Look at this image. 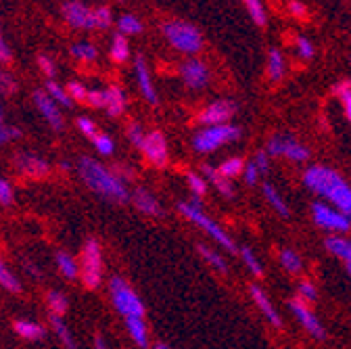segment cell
Instances as JSON below:
<instances>
[{
  "label": "cell",
  "mask_w": 351,
  "mask_h": 349,
  "mask_svg": "<svg viewBox=\"0 0 351 349\" xmlns=\"http://www.w3.org/2000/svg\"><path fill=\"white\" fill-rule=\"evenodd\" d=\"M95 17H97V27H99V29L109 27V25H111V21H113L111 11H109L107 7H99V9H95Z\"/></svg>",
  "instance_id": "cell-51"
},
{
  "label": "cell",
  "mask_w": 351,
  "mask_h": 349,
  "mask_svg": "<svg viewBox=\"0 0 351 349\" xmlns=\"http://www.w3.org/2000/svg\"><path fill=\"white\" fill-rule=\"evenodd\" d=\"M324 245L330 253H335L337 257H341L345 261L347 266H351V241H347L343 237H328L324 241Z\"/></svg>",
  "instance_id": "cell-25"
},
{
  "label": "cell",
  "mask_w": 351,
  "mask_h": 349,
  "mask_svg": "<svg viewBox=\"0 0 351 349\" xmlns=\"http://www.w3.org/2000/svg\"><path fill=\"white\" fill-rule=\"evenodd\" d=\"M243 176H245V182H247L249 186H255V184H257V178L261 176V173H259V169H257L255 161H249V163L245 165Z\"/></svg>",
  "instance_id": "cell-53"
},
{
  "label": "cell",
  "mask_w": 351,
  "mask_h": 349,
  "mask_svg": "<svg viewBox=\"0 0 351 349\" xmlns=\"http://www.w3.org/2000/svg\"><path fill=\"white\" fill-rule=\"evenodd\" d=\"M312 217L314 222L330 232H347L351 228V217L341 213L339 209H332L324 203H314L312 205Z\"/></svg>",
  "instance_id": "cell-8"
},
{
  "label": "cell",
  "mask_w": 351,
  "mask_h": 349,
  "mask_svg": "<svg viewBox=\"0 0 351 349\" xmlns=\"http://www.w3.org/2000/svg\"><path fill=\"white\" fill-rule=\"evenodd\" d=\"M15 167L27 180H44L51 173L49 161H44L36 155H27V153H21L15 157Z\"/></svg>",
  "instance_id": "cell-13"
},
{
  "label": "cell",
  "mask_w": 351,
  "mask_h": 349,
  "mask_svg": "<svg viewBox=\"0 0 351 349\" xmlns=\"http://www.w3.org/2000/svg\"><path fill=\"white\" fill-rule=\"evenodd\" d=\"M93 145H95V149H97L101 155H111V153L115 151V145H113V141H111L107 134H99V136L93 141Z\"/></svg>",
  "instance_id": "cell-49"
},
{
  "label": "cell",
  "mask_w": 351,
  "mask_h": 349,
  "mask_svg": "<svg viewBox=\"0 0 351 349\" xmlns=\"http://www.w3.org/2000/svg\"><path fill=\"white\" fill-rule=\"evenodd\" d=\"M297 291H299L301 301H316L318 299V291H316L314 282H310V280H301Z\"/></svg>",
  "instance_id": "cell-45"
},
{
  "label": "cell",
  "mask_w": 351,
  "mask_h": 349,
  "mask_svg": "<svg viewBox=\"0 0 351 349\" xmlns=\"http://www.w3.org/2000/svg\"><path fill=\"white\" fill-rule=\"evenodd\" d=\"M34 103H36L38 111L42 113V117L47 119V123L55 130V132H63V128H65L63 115H61L57 103L49 97V93L47 91H36L34 93Z\"/></svg>",
  "instance_id": "cell-15"
},
{
  "label": "cell",
  "mask_w": 351,
  "mask_h": 349,
  "mask_svg": "<svg viewBox=\"0 0 351 349\" xmlns=\"http://www.w3.org/2000/svg\"><path fill=\"white\" fill-rule=\"evenodd\" d=\"M13 330L21 337V339H25V341H40V339H44V326L42 324H38V322H32V320H15L13 322Z\"/></svg>",
  "instance_id": "cell-23"
},
{
  "label": "cell",
  "mask_w": 351,
  "mask_h": 349,
  "mask_svg": "<svg viewBox=\"0 0 351 349\" xmlns=\"http://www.w3.org/2000/svg\"><path fill=\"white\" fill-rule=\"evenodd\" d=\"M280 264L285 266V270H289L291 274H299L303 268L301 257L293 251V249H282L280 251Z\"/></svg>",
  "instance_id": "cell-36"
},
{
  "label": "cell",
  "mask_w": 351,
  "mask_h": 349,
  "mask_svg": "<svg viewBox=\"0 0 351 349\" xmlns=\"http://www.w3.org/2000/svg\"><path fill=\"white\" fill-rule=\"evenodd\" d=\"M9 61H11V51L5 45V40L0 38V63H9Z\"/></svg>",
  "instance_id": "cell-57"
},
{
  "label": "cell",
  "mask_w": 351,
  "mask_h": 349,
  "mask_svg": "<svg viewBox=\"0 0 351 349\" xmlns=\"http://www.w3.org/2000/svg\"><path fill=\"white\" fill-rule=\"evenodd\" d=\"M201 171H203L205 180L211 182L215 186V191L222 195L224 199H234V186H232V182L228 178H224L222 173H219V169H215L211 165H203Z\"/></svg>",
  "instance_id": "cell-19"
},
{
  "label": "cell",
  "mask_w": 351,
  "mask_h": 349,
  "mask_svg": "<svg viewBox=\"0 0 351 349\" xmlns=\"http://www.w3.org/2000/svg\"><path fill=\"white\" fill-rule=\"evenodd\" d=\"M19 136H21V132H19L17 128L7 125L5 121H0V147L11 143V141H15V139H19Z\"/></svg>",
  "instance_id": "cell-47"
},
{
  "label": "cell",
  "mask_w": 351,
  "mask_h": 349,
  "mask_svg": "<svg viewBox=\"0 0 351 349\" xmlns=\"http://www.w3.org/2000/svg\"><path fill=\"white\" fill-rule=\"evenodd\" d=\"M67 93H69L71 101H80V103H86V99H88V88H86L84 84L75 82V80H71V82L67 84Z\"/></svg>",
  "instance_id": "cell-43"
},
{
  "label": "cell",
  "mask_w": 351,
  "mask_h": 349,
  "mask_svg": "<svg viewBox=\"0 0 351 349\" xmlns=\"http://www.w3.org/2000/svg\"><path fill=\"white\" fill-rule=\"evenodd\" d=\"M134 69H136V80H138V86H141L143 97H145L151 105H157V93H155V86H153V80H151V71H149L147 61H145L143 57H136Z\"/></svg>",
  "instance_id": "cell-18"
},
{
  "label": "cell",
  "mask_w": 351,
  "mask_h": 349,
  "mask_svg": "<svg viewBox=\"0 0 351 349\" xmlns=\"http://www.w3.org/2000/svg\"><path fill=\"white\" fill-rule=\"evenodd\" d=\"M105 109L111 117H117L123 113L125 109V95L121 88H117V86H109V88L105 91Z\"/></svg>",
  "instance_id": "cell-22"
},
{
  "label": "cell",
  "mask_w": 351,
  "mask_h": 349,
  "mask_svg": "<svg viewBox=\"0 0 351 349\" xmlns=\"http://www.w3.org/2000/svg\"><path fill=\"white\" fill-rule=\"evenodd\" d=\"M47 305H49L51 316H59V318H63L69 310V301L61 291H49L47 293Z\"/></svg>",
  "instance_id": "cell-26"
},
{
  "label": "cell",
  "mask_w": 351,
  "mask_h": 349,
  "mask_svg": "<svg viewBox=\"0 0 351 349\" xmlns=\"http://www.w3.org/2000/svg\"><path fill=\"white\" fill-rule=\"evenodd\" d=\"M128 139H130V143L134 145V147H143V143H145V139H147V132L143 130V125L141 123H136V121H132L130 125H128Z\"/></svg>",
  "instance_id": "cell-41"
},
{
  "label": "cell",
  "mask_w": 351,
  "mask_h": 349,
  "mask_svg": "<svg viewBox=\"0 0 351 349\" xmlns=\"http://www.w3.org/2000/svg\"><path fill=\"white\" fill-rule=\"evenodd\" d=\"M186 180H189V186H191L195 199H199L207 193V180L203 176H199V173H189Z\"/></svg>",
  "instance_id": "cell-42"
},
{
  "label": "cell",
  "mask_w": 351,
  "mask_h": 349,
  "mask_svg": "<svg viewBox=\"0 0 351 349\" xmlns=\"http://www.w3.org/2000/svg\"><path fill=\"white\" fill-rule=\"evenodd\" d=\"M47 93H49V97H51L57 105H61V107H71V105H73V101H71L67 88H63V86H59V84L53 82V80L47 82Z\"/></svg>",
  "instance_id": "cell-33"
},
{
  "label": "cell",
  "mask_w": 351,
  "mask_h": 349,
  "mask_svg": "<svg viewBox=\"0 0 351 349\" xmlns=\"http://www.w3.org/2000/svg\"><path fill=\"white\" fill-rule=\"evenodd\" d=\"M241 257H243V261H245V266L249 268V272L253 274V276H263V268H261V264H259V259L255 257V253L249 249V247H243L241 249Z\"/></svg>",
  "instance_id": "cell-40"
},
{
  "label": "cell",
  "mask_w": 351,
  "mask_h": 349,
  "mask_svg": "<svg viewBox=\"0 0 351 349\" xmlns=\"http://www.w3.org/2000/svg\"><path fill=\"white\" fill-rule=\"evenodd\" d=\"M51 326H53V330H55L57 339L63 343V347H65V349H77L75 339H73V335H71V330H69V326L65 324V320H63V318H59V316H51Z\"/></svg>",
  "instance_id": "cell-27"
},
{
  "label": "cell",
  "mask_w": 351,
  "mask_h": 349,
  "mask_svg": "<svg viewBox=\"0 0 351 349\" xmlns=\"http://www.w3.org/2000/svg\"><path fill=\"white\" fill-rule=\"evenodd\" d=\"M86 103L95 109H105V91H88Z\"/></svg>",
  "instance_id": "cell-54"
},
{
  "label": "cell",
  "mask_w": 351,
  "mask_h": 349,
  "mask_svg": "<svg viewBox=\"0 0 351 349\" xmlns=\"http://www.w3.org/2000/svg\"><path fill=\"white\" fill-rule=\"evenodd\" d=\"M266 153L274 155V157H287V159L297 161V163H303V161L310 159V149H307L305 145H301L299 141L291 139V136H272L268 141Z\"/></svg>",
  "instance_id": "cell-9"
},
{
  "label": "cell",
  "mask_w": 351,
  "mask_h": 349,
  "mask_svg": "<svg viewBox=\"0 0 351 349\" xmlns=\"http://www.w3.org/2000/svg\"><path fill=\"white\" fill-rule=\"evenodd\" d=\"M295 47H297V51H299V55L303 57V59H312L314 57V45L310 40H307L305 36H297L295 38Z\"/></svg>",
  "instance_id": "cell-46"
},
{
  "label": "cell",
  "mask_w": 351,
  "mask_h": 349,
  "mask_svg": "<svg viewBox=\"0 0 351 349\" xmlns=\"http://www.w3.org/2000/svg\"><path fill=\"white\" fill-rule=\"evenodd\" d=\"M243 5H245V9L249 11L251 19H253L259 27H263V25L268 23V15H266V9H263V5H261V0H243Z\"/></svg>",
  "instance_id": "cell-35"
},
{
  "label": "cell",
  "mask_w": 351,
  "mask_h": 349,
  "mask_svg": "<svg viewBox=\"0 0 351 349\" xmlns=\"http://www.w3.org/2000/svg\"><path fill=\"white\" fill-rule=\"evenodd\" d=\"M249 293H251V297H253L255 305L261 310V314L266 316V320H268L272 326L282 328V320H280V316H278L276 308L270 303V299H268L266 291H263L261 287H257V285H251V287H249Z\"/></svg>",
  "instance_id": "cell-17"
},
{
  "label": "cell",
  "mask_w": 351,
  "mask_h": 349,
  "mask_svg": "<svg viewBox=\"0 0 351 349\" xmlns=\"http://www.w3.org/2000/svg\"><path fill=\"white\" fill-rule=\"evenodd\" d=\"M77 173L82 182L90 189L95 195L113 201V203H128L130 193L125 182L117 176L115 171L107 169L93 157H80L77 159Z\"/></svg>",
  "instance_id": "cell-1"
},
{
  "label": "cell",
  "mask_w": 351,
  "mask_h": 349,
  "mask_svg": "<svg viewBox=\"0 0 351 349\" xmlns=\"http://www.w3.org/2000/svg\"><path fill=\"white\" fill-rule=\"evenodd\" d=\"M125 328H128L130 339L141 349H149V330H147L145 318H125Z\"/></svg>",
  "instance_id": "cell-21"
},
{
  "label": "cell",
  "mask_w": 351,
  "mask_h": 349,
  "mask_svg": "<svg viewBox=\"0 0 351 349\" xmlns=\"http://www.w3.org/2000/svg\"><path fill=\"white\" fill-rule=\"evenodd\" d=\"M285 57L278 49H270V55H268V77L270 82H278L282 80L285 75Z\"/></svg>",
  "instance_id": "cell-28"
},
{
  "label": "cell",
  "mask_w": 351,
  "mask_h": 349,
  "mask_svg": "<svg viewBox=\"0 0 351 349\" xmlns=\"http://www.w3.org/2000/svg\"><path fill=\"white\" fill-rule=\"evenodd\" d=\"M347 274H349V278H351V266H347Z\"/></svg>",
  "instance_id": "cell-61"
},
{
  "label": "cell",
  "mask_w": 351,
  "mask_h": 349,
  "mask_svg": "<svg viewBox=\"0 0 351 349\" xmlns=\"http://www.w3.org/2000/svg\"><path fill=\"white\" fill-rule=\"evenodd\" d=\"M237 111H239V107H237V103L230 101V99L215 101V103L207 105V107L199 113V123H203L205 128H209V125H224Z\"/></svg>",
  "instance_id": "cell-10"
},
{
  "label": "cell",
  "mask_w": 351,
  "mask_h": 349,
  "mask_svg": "<svg viewBox=\"0 0 351 349\" xmlns=\"http://www.w3.org/2000/svg\"><path fill=\"white\" fill-rule=\"evenodd\" d=\"M180 75H182V82L189 86L193 91H199L203 86L209 82V69L203 61L199 59H189L180 65Z\"/></svg>",
  "instance_id": "cell-16"
},
{
  "label": "cell",
  "mask_w": 351,
  "mask_h": 349,
  "mask_svg": "<svg viewBox=\"0 0 351 349\" xmlns=\"http://www.w3.org/2000/svg\"><path fill=\"white\" fill-rule=\"evenodd\" d=\"M245 165H247V163H245L241 157H232V159H226L217 169H219V173H222L224 178L232 180V178L241 176V173L245 171Z\"/></svg>",
  "instance_id": "cell-34"
},
{
  "label": "cell",
  "mask_w": 351,
  "mask_h": 349,
  "mask_svg": "<svg viewBox=\"0 0 351 349\" xmlns=\"http://www.w3.org/2000/svg\"><path fill=\"white\" fill-rule=\"evenodd\" d=\"M289 308H291V312H293V316L299 320V324L310 333L314 339H324L326 337V330H324V326H322V322L314 316V312L307 308V305L301 301V299H293L291 303H289Z\"/></svg>",
  "instance_id": "cell-14"
},
{
  "label": "cell",
  "mask_w": 351,
  "mask_h": 349,
  "mask_svg": "<svg viewBox=\"0 0 351 349\" xmlns=\"http://www.w3.org/2000/svg\"><path fill=\"white\" fill-rule=\"evenodd\" d=\"M335 95L341 99L343 109H345V117H347L349 123H351V84H349V82H343V84L335 86Z\"/></svg>",
  "instance_id": "cell-39"
},
{
  "label": "cell",
  "mask_w": 351,
  "mask_h": 349,
  "mask_svg": "<svg viewBox=\"0 0 351 349\" xmlns=\"http://www.w3.org/2000/svg\"><path fill=\"white\" fill-rule=\"evenodd\" d=\"M63 17L71 27H77V29L97 27L95 9H88L86 5L80 3V0H67V3L63 5Z\"/></svg>",
  "instance_id": "cell-11"
},
{
  "label": "cell",
  "mask_w": 351,
  "mask_h": 349,
  "mask_svg": "<svg viewBox=\"0 0 351 349\" xmlns=\"http://www.w3.org/2000/svg\"><path fill=\"white\" fill-rule=\"evenodd\" d=\"M15 201V191L7 178H0V205H11Z\"/></svg>",
  "instance_id": "cell-48"
},
{
  "label": "cell",
  "mask_w": 351,
  "mask_h": 349,
  "mask_svg": "<svg viewBox=\"0 0 351 349\" xmlns=\"http://www.w3.org/2000/svg\"><path fill=\"white\" fill-rule=\"evenodd\" d=\"M178 209H180V213L186 217V220H191L193 224H197L199 228H203L217 245H222L228 251H237V243L224 232L222 226L215 224L211 217L201 209V199H193L191 203H180Z\"/></svg>",
  "instance_id": "cell-4"
},
{
  "label": "cell",
  "mask_w": 351,
  "mask_h": 349,
  "mask_svg": "<svg viewBox=\"0 0 351 349\" xmlns=\"http://www.w3.org/2000/svg\"><path fill=\"white\" fill-rule=\"evenodd\" d=\"M82 266H80V276L86 289H99L103 282V251L101 243L95 239H88L86 245L82 247Z\"/></svg>",
  "instance_id": "cell-7"
},
{
  "label": "cell",
  "mask_w": 351,
  "mask_h": 349,
  "mask_svg": "<svg viewBox=\"0 0 351 349\" xmlns=\"http://www.w3.org/2000/svg\"><path fill=\"white\" fill-rule=\"evenodd\" d=\"M132 201H134L136 209L143 211L145 215H153V217H161L163 215V209L159 205V201L145 189H136L134 195H132Z\"/></svg>",
  "instance_id": "cell-20"
},
{
  "label": "cell",
  "mask_w": 351,
  "mask_h": 349,
  "mask_svg": "<svg viewBox=\"0 0 351 349\" xmlns=\"http://www.w3.org/2000/svg\"><path fill=\"white\" fill-rule=\"evenodd\" d=\"M199 249V253L203 255V259L207 261V264L213 268V270H217V272H222V274H228V266H226V259L219 255L215 249H211V247H207V245H199L197 247Z\"/></svg>",
  "instance_id": "cell-29"
},
{
  "label": "cell",
  "mask_w": 351,
  "mask_h": 349,
  "mask_svg": "<svg viewBox=\"0 0 351 349\" xmlns=\"http://www.w3.org/2000/svg\"><path fill=\"white\" fill-rule=\"evenodd\" d=\"M261 193H263V197L268 199V203H270V205H272V207H274V209H276V211H278L282 217H289V215H291V209H289V205L285 203V199L278 195V191H276L272 184H268V182H266V184L261 186Z\"/></svg>",
  "instance_id": "cell-30"
},
{
  "label": "cell",
  "mask_w": 351,
  "mask_h": 349,
  "mask_svg": "<svg viewBox=\"0 0 351 349\" xmlns=\"http://www.w3.org/2000/svg\"><path fill=\"white\" fill-rule=\"evenodd\" d=\"M153 349H169V347H167L165 343H155V345H153Z\"/></svg>",
  "instance_id": "cell-59"
},
{
  "label": "cell",
  "mask_w": 351,
  "mask_h": 349,
  "mask_svg": "<svg viewBox=\"0 0 351 349\" xmlns=\"http://www.w3.org/2000/svg\"><path fill=\"white\" fill-rule=\"evenodd\" d=\"M55 259H57V268H59V272H61L65 278L75 280V278L80 276V266H77V261L73 259V255H69L67 251H57Z\"/></svg>",
  "instance_id": "cell-24"
},
{
  "label": "cell",
  "mask_w": 351,
  "mask_h": 349,
  "mask_svg": "<svg viewBox=\"0 0 351 349\" xmlns=\"http://www.w3.org/2000/svg\"><path fill=\"white\" fill-rule=\"evenodd\" d=\"M130 57V47H128V40L123 34H115L113 40H111V59L115 63H125Z\"/></svg>",
  "instance_id": "cell-31"
},
{
  "label": "cell",
  "mask_w": 351,
  "mask_h": 349,
  "mask_svg": "<svg viewBox=\"0 0 351 349\" xmlns=\"http://www.w3.org/2000/svg\"><path fill=\"white\" fill-rule=\"evenodd\" d=\"M71 55L77 59V61H86L90 63L97 59V49L93 45H88V42H77V45L71 47Z\"/></svg>",
  "instance_id": "cell-38"
},
{
  "label": "cell",
  "mask_w": 351,
  "mask_h": 349,
  "mask_svg": "<svg viewBox=\"0 0 351 349\" xmlns=\"http://www.w3.org/2000/svg\"><path fill=\"white\" fill-rule=\"evenodd\" d=\"M95 349H109V345H107V341H105V337L101 333L95 335Z\"/></svg>",
  "instance_id": "cell-58"
},
{
  "label": "cell",
  "mask_w": 351,
  "mask_h": 349,
  "mask_svg": "<svg viewBox=\"0 0 351 349\" xmlns=\"http://www.w3.org/2000/svg\"><path fill=\"white\" fill-rule=\"evenodd\" d=\"M38 65H40L42 73L47 75L49 80H53V77H55V73H57V67H55L53 59H49L47 55H40V57H38Z\"/></svg>",
  "instance_id": "cell-52"
},
{
  "label": "cell",
  "mask_w": 351,
  "mask_h": 349,
  "mask_svg": "<svg viewBox=\"0 0 351 349\" xmlns=\"http://www.w3.org/2000/svg\"><path fill=\"white\" fill-rule=\"evenodd\" d=\"M289 9H291V13H293L295 17H305V13H307L305 5H301L299 0H291V3H289Z\"/></svg>",
  "instance_id": "cell-56"
},
{
  "label": "cell",
  "mask_w": 351,
  "mask_h": 349,
  "mask_svg": "<svg viewBox=\"0 0 351 349\" xmlns=\"http://www.w3.org/2000/svg\"><path fill=\"white\" fill-rule=\"evenodd\" d=\"M303 182L316 195L326 197L335 205V209L351 217V186H347V182L335 169L324 165H312L305 169Z\"/></svg>",
  "instance_id": "cell-2"
},
{
  "label": "cell",
  "mask_w": 351,
  "mask_h": 349,
  "mask_svg": "<svg viewBox=\"0 0 351 349\" xmlns=\"http://www.w3.org/2000/svg\"><path fill=\"white\" fill-rule=\"evenodd\" d=\"M3 115H5V109H3V105H0V121H5V119H3Z\"/></svg>",
  "instance_id": "cell-60"
},
{
  "label": "cell",
  "mask_w": 351,
  "mask_h": 349,
  "mask_svg": "<svg viewBox=\"0 0 351 349\" xmlns=\"http://www.w3.org/2000/svg\"><path fill=\"white\" fill-rule=\"evenodd\" d=\"M253 161H255V165H257L261 176H268V171H270V157H268V153L266 151H259Z\"/></svg>",
  "instance_id": "cell-55"
},
{
  "label": "cell",
  "mask_w": 351,
  "mask_h": 349,
  "mask_svg": "<svg viewBox=\"0 0 351 349\" xmlns=\"http://www.w3.org/2000/svg\"><path fill=\"white\" fill-rule=\"evenodd\" d=\"M239 139H241V128H237V125H230V123L209 125V128L199 130V132L193 136V149L197 153H213Z\"/></svg>",
  "instance_id": "cell-5"
},
{
  "label": "cell",
  "mask_w": 351,
  "mask_h": 349,
  "mask_svg": "<svg viewBox=\"0 0 351 349\" xmlns=\"http://www.w3.org/2000/svg\"><path fill=\"white\" fill-rule=\"evenodd\" d=\"M109 293H111L113 308L123 318H143L145 316V305H143L141 297L134 291H132V287L121 276H113L111 278Z\"/></svg>",
  "instance_id": "cell-6"
},
{
  "label": "cell",
  "mask_w": 351,
  "mask_h": 349,
  "mask_svg": "<svg viewBox=\"0 0 351 349\" xmlns=\"http://www.w3.org/2000/svg\"><path fill=\"white\" fill-rule=\"evenodd\" d=\"M117 27H119V34H123V36L141 34V32H143V23H141V19L134 17V15H121L119 21H117Z\"/></svg>",
  "instance_id": "cell-37"
},
{
  "label": "cell",
  "mask_w": 351,
  "mask_h": 349,
  "mask_svg": "<svg viewBox=\"0 0 351 349\" xmlns=\"http://www.w3.org/2000/svg\"><path fill=\"white\" fill-rule=\"evenodd\" d=\"M163 36L167 38L169 45L186 55H195L203 49V36L201 32L189 23V21H165L161 25Z\"/></svg>",
  "instance_id": "cell-3"
},
{
  "label": "cell",
  "mask_w": 351,
  "mask_h": 349,
  "mask_svg": "<svg viewBox=\"0 0 351 349\" xmlns=\"http://www.w3.org/2000/svg\"><path fill=\"white\" fill-rule=\"evenodd\" d=\"M0 287L7 289L9 293H21V282L17 280V276L7 268L5 259L0 257Z\"/></svg>",
  "instance_id": "cell-32"
},
{
  "label": "cell",
  "mask_w": 351,
  "mask_h": 349,
  "mask_svg": "<svg viewBox=\"0 0 351 349\" xmlns=\"http://www.w3.org/2000/svg\"><path fill=\"white\" fill-rule=\"evenodd\" d=\"M75 125H77V130L84 134V136H88L90 141H95L97 136H99V132H97V125H95V121L93 119H88V117H80L77 121H75Z\"/></svg>",
  "instance_id": "cell-44"
},
{
  "label": "cell",
  "mask_w": 351,
  "mask_h": 349,
  "mask_svg": "<svg viewBox=\"0 0 351 349\" xmlns=\"http://www.w3.org/2000/svg\"><path fill=\"white\" fill-rule=\"evenodd\" d=\"M141 151L151 165L165 167V163H167V141H165L163 132H159V130L147 132V139H145Z\"/></svg>",
  "instance_id": "cell-12"
},
{
  "label": "cell",
  "mask_w": 351,
  "mask_h": 349,
  "mask_svg": "<svg viewBox=\"0 0 351 349\" xmlns=\"http://www.w3.org/2000/svg\"><path fill=\"white\" fill-rule=\"evenodd\" d=\"M15 91H17L15 80H13L9 73L0 71V95H3V97H9V95H13Z\"/></svg>",
  "instance_id": "cell-50"
}]
</instances>
